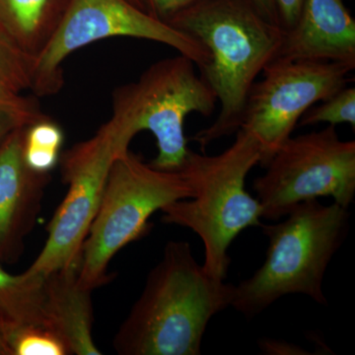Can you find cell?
<instances>
[{"instance_id":"cell-18","label":"cell","mask_w":355,"mask_h":355,"mask_svg":"<svg viewBox=\"0 0 355 355\" xmlns=\"http://www.w3.org/2000/svg\"><path fill=\"white\" fill-rule=\"evenodd\" d=\"M326 123L329 125L347 123L355 128V88L343 87L335 94L318 103L309 110L299 121L300 127L315 125Z\"/></svg>"},{"instance_id":"cell-8","label":"cell","mask_w":355,"mask_h":355,"mask_svg":"<svg viewBox=\"0 0 355 355\" xmlns=\"http://www.w3.org/2000/svg\"><path fill=\"white\" fill-rule=\"evenodd\" d=\"M266 168L253 184L263 218L277 220L318 198H333L345 209L354 202L355 141H343L334 125L289 137Z\"/></svg>"},{"instance_id":"cell-25","label":"cell","mask_w":355,"mask_h":355,"mask_svg":"<svg viewBox=\"0 0 355 355\" xmlns=\"http://www.w3.org/2000/svg\"><path fill=\"white\" fill-rule=\"evenodd\" d=\"M128 1L132 2V3L135 4V6L140 7V8L144 9V3H142V0H128Z\"/></svg>"},{"instance_id":"cell-20","label":"cell","mask_w":355,"mask_h":355,"mask_svg":"<svg viewBox=\"0 0 355 355\" xmlns=\"http://www.w3.org/2000/svg\"><path fill=\"white\" fill-rule=\"evenodd\" d=\"M29 284L25 275H13L0 266V316L19 309L28 297Z\"/></svg>"},{"instance_id":"cell-24","label":"cell","mask_w":355,"mask_h":355,"mask_svg":"<svg viewBox=\"0 0 355 355\" xmlns=\"http://www.w3.org/2000/svg\"><path fill=\"white\" fill-rule=\"evenodd\" d=\"M251 1L263 17L279 26L275 0H251Z\"/></svg>"},{"instance_id":"cell-7","label":"cell","mask_w":355,"mask_h":355,"mask_svg":"<svg viewBox=\"0 0 355 355\" xmlns=\"http://www.w3.org/2000/svg\"><path fill=\"white\" fill-rule=\"evenodd\" d=\"M114 37L164 44L193 60L198 70L209 62V53L195 39L128 0H69L53 36L34 58L31 90L35 97L60 92L64 84L62 64L72 53Z\"/></svg>"},{"instance_id":"cell-14","label":"cell","mask_w":355,"mask_h":355,"mask_svg":"<svg viewBox=\"0 0 355 355\" xmlns=\"http://www.w3.org/2000/svg\"><path fill=\"white\" fill-rule=\"evenodd\" d=\"M69 0H0V34L32 58L43 51Z\"/></svg>"},{"instance_id":"cell-16","label":"cell","mask_w":355,"mask_h":355,"mask_svg":"<svg viewBox=\"0 0 355 355\" xmlns=\"http://www.w3.org/2000/svg\"><path fill=\"white\" fill-rule=\"evenodd\" d=\"M7 355H69L67 343L46 327H25L2 334Z\"/></svg>"},{"instance_id":"cell-21","label":"cell","mask_w":355,"mask_h":355,"mask_svg":"<svg viewBox=\"0 0 355 355\" xmlns=\"http://www.w3.org/2000/svg\"><path fill=\"white\" fill-rule=\"evenodd\" d=\"M198 0H142L146 12L156 19L167 22L176 14Z\"/></svg>"},{"instance_id":"cell-15","label":"cell","mask_w":355,"mask_h":355,"mask_svg":"<svg viewBox=\"0 0 355 355\" xmlns=\"http://www.w3.org/2000/svg\"><path fill=\"white\" fill-rule=\"evenodd\" d=\"M64 133L50 116H44L25 128L23 156L33 171L50 174L62 156Z\"/></svg>"},{"instance_id":"cell-13","label":"cell","mask_w":355,"mask_h":355,"mask_svg":"<svg viewBox=\"0 0 355 355\" xmlns=\"http://www.w3.org/2000/svg\"><path fill=\"white\" fill-rule=\"evenodd\" d=\"M78 268L73 266L46 275L49 327L64 338L71 354L100 355L92 335V291L79 282Z\"/></svg>"},{"instance_id":"cell-22","label":"cell","mask_w":355,"mask_h":355,"mask_svg":"<svg viewBox=\"0 0 355 355\" xmlns=\"http://www.w3.org/2000/svg\"><path fill=\"white\" fill-rule=\"evenodd\" d=\"M304 0H275L279 24L284 31L295 24Z\"/></svg>"},{"instance_id":"cell-23","label":"cell","mask_w":355,"mask_h":355,"mask_svg":"<svg viewBox=\"0 0 355 355\" xmlns=\"http://www.w3.org/2000/svg\"><path fill=\"white\" fill-rule=\"evenodd\" d=\"M259 345H260L261 352L266 354H310V352H306L305 349H301L297 345L282 342V340L263 338V340L259 343Z\"/></svg>"},{"instance_id":"cell-4","label":"cell","mask_w":355,"mask_h":355,"mask_svg":"<svg viewBox=\"0 0 355 355\" xmlns=\"http://www.w3.org/2000/svg\"><path fill=\"white\" fill-rule=\"evenodd\" d=\"M277 224L263 225L268 248L263 266L233 287L230 307L248 320L287 294H303L327 305L324 273L349 229V209L318 200L299 203Z\"/></svg>"},{"instance_id":"cell-1","label":"cell","mask_w":355,"mask_h":355,"mask_svg":"<svg viewBox=\"0 0 355 355\" xmlns=\"http://www.w3.org/2000/svg\"><path fill=\"white\" fill-rule=\"evenodd\" d=\"M168 23L209 53L198 73L216 94L220 111L193 137L205 150L239 130L250 90L277 58L284 30L263 17L251 0H198Z\"/></svg>"},{"instance_id":"cell-11","label":"cell","mask_w":355,"mask_h":355,"mask_svg":"<svg viewBox=\"0 0 355 355\" xmlns=\"http://www.w3.org/2000/svg\"><path fill=\"white\" fill-rule=\"evenodd\" d=\"M26 128V127H25ZM25 128L0 141V260L17 259L35 227L50 174L33 171L23 156Z\"/></svg>"},{"instance_id":"cell-5","label":"cell","mask_w":355,"mask_h":355,"mask_svg":"<svg viewBox=\"0 0 355 355\" xmlns=\"http://www.w3.org/2000/svg\"><path fill=\"white\" fill-rule=\"evenodd\" d=\"M193 197L181 172L156 169L132 151L114 158L99 209L81 252L78 279L93 291L110 279L114 256L148 233V220L176 200Z\"/></svg>"},{"instance_id":"cell-10","label":"cell","mask_w":355,"mask_h":355,"mask_svg":"<svg viewBox=\"0 0 355 355\" xmlns=\"http://www.w3.org/2000/svg\"><path fill=\"white\" fill-rule=\"evenodd\" d=\"M347 65L331 62L273 60L248 95L240 128L251 133L266 167L314 105L345 87ZM239 128V130H240Z\"/></svg>"},{"instance_id":"cell-2","label":"cell","mask_w":355,"mask_h":355,"mask_svg":"<svg viewBox=\"0 0 355 355\" xmlns=\"http://www.w3.org/2000/svg\"><path fill=\"white\" fill-rule=\"evenodd\" d=\"M233 284L209 277L190 244L170 241L113 340L121 355H200L212 317L230 307Z\"/></svg>"},{"instance_id":"cell-3","label":"cell","mask_w":355,"mask_h":355,"mask_svg":"<svg viewBox=\"0 0 355 355\" xmlns=\"http://www.w3.org/2000/svg\"><path fill=\"white\" fill-rule=\"evenodd\" d=\"M234 142L217 155L189 151L182 169L193 197L166 205L162 221L193 230L205 245L203 268L209 277L225 280L228 249L236 237L261 226V205L245 189L250 171L260 164L259 142L246 130L236 132Z\"/></svg>"},{"instance_id":"cell-19","label":"cell","mask_w":355,"mask_h":355,"mask_svg":"<svg viewBox=\"0 0 355 355\" xmlns=\"http://www.w3.org/2000/svg\"><path fill=\"white\" fill-rule=\"evenodd\" d=\"M44 116L35 97H0V141L9 133L28 127Z\"/></svg>"},{"instance_id":"cell-12","label":"cell","mask_w":355,"mask_h":355,"mask_svg":"<svg viewBox=\"0 0 355 355\" xmlns=\"http://www.w3.org/2000/svg\"><path fill=\"white\" fill-rule=\"evenodd\" d=\"M338 62L355 69V20L343 0H304L275 60Z\"/></svg>"},{"instance_id":"cell-17","label":"cell","mask_w":355,"mask_h":355,"mask_svg":"<svg viewBox=\"0 0 355 355\" xmlns=\"http://www.w3.org/2000/svg\"><path fill=\"white\" fill-rule=\"evenodd\" d=\"M34 58L0 34V97L14 98L31 90Z\"/></svg>"},{"instance_id":"cell-26","label":"cell","mask_w":355,"mask_h":355,"mask_svg":"<svg viewBox=\"0 0 355 355\" xmlns=\"http://www.w3.org/2000/svg\"><path fill=\"white\" fill-rule=\"evenodd\" d=\"M0 354L6 355V347H4L3 343H2L1 336H0Z\"/></svg>"},{"instance_id":"cell-9","label":"cell","mask_w":355,"mask_h":355,"mask_svg":"<svg viewBox=\"0 0 355 355\" xmlns=\"http://www.w3.org/2000/svg\"><path fill=\"white\" fill-rule=\"evenodd\" d=\"M128 139L112 116L91 139L60 156L67 196L48 224V238L28 275H46L64 268H79L89 229L101 202L114 158L128 150Z\"/></svg>"},{"instance_id":"cell-6","label":"cell","mask_w":355,"mask_h":355,"mask_svg":"<svg viewBox=\"0 0 355 355\" xmlns=\"http://www.w3.org/2000/svg\"><path fill=\"white\" fill-rule=\"evenodd\" d=\"M197 65L183 55L151 64L139 80L113 93V116L132 140L140 132L154 135L158 153L150 165L179 172L190 148L184 135L189 114L209 116L216 109L214 91L197 72Z\"/></svg>"}]
</instances>
